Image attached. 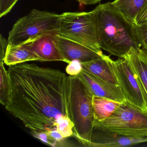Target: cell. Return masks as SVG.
<instances>
[{
    "label": "cell",
    "instance_id": "6da1fadb",
    "mask_svg": "<svg viewBox=\"0 0 147 147\" xmlns=\"http://www.w3.org/2000/svg\"><path fill=\"white\" fill-rule=\"evenodd\" d=\"M11 97L5 106L32 136L55 129L57 121L69 117L67 105L68 76L59 69L35 63H19L7 70Z\"/></svg>",
    "mask_w": 147,
    "mask_h": 147
},
{
    "label": "cell",
    "instance_id": "7a4b0ae2",
    "mask_svg": "<svg viewBox=\"0 0 147 147\" xmlns=\"http://www.w3.org/2000/svg\"><path fill=\"white\" fill-rule=\"evenodd\" d=\"M100 48L123 58L131 48L141 49L132 25L115 8L112 2L101 4L94 9Z\"/></svg>",
    "mask_w": 147,
    "mask_h": 147
},
{
    "label": "cell",
    "instance_id": "3957f363",
    "mask_svg": "<svg viewBox=\"0 0 147 147\" xmlns=\"http://www.w3.org/2000/svg\"><path fill=\"white\" fill-rule=\"evenodd\" d=\"M67 105L74 125V135L80 143L90 147L94 121L93 94L78 76H68Z\"/></svg>",
    "mask_w": 147,
    "mask_h": 147
},
{
    "label": "cell",
    "instance_id": "277c9868",
    "mask_svg": "<svg viewBox=\"0 0 147 147\" xmlns=\"http://www.w3.org/2000/svg\"><path fill=\"white\" fill-rule=\"evenodd\" d=\"M61 14L33 9L20 18L9 32L8 44L21 45L48 34H57Z\"/></svg>",
    "mask_w": 147,
    "mask_h": 147
},
{
    "label": "cell",
    "instance_id": "5b68a950",
    "mask_svg": "<svg viewBox=\"0 0 147 147\" xmlns=\"http://www.w3.org/2000/svg\"><path fill=\"white\" fill-rule=\"evenodd\" d=\"M94 128L130 137H147V111L125 101L105 120H94Z\"/></svg>",
    "mask_w": 147,
    "mask_h": 147
},
{
    "label": "cell",
    "instance_id": "8992f818",
    "mask_svg": "<svg viewBox=\"0 0 147 147\" xmlns=\"http://www.w3.org/2000/svg\"><path fill=\"white\" fill-rule=\"evenodd\" d=\"M57 35L103 54L99 42L94 10L88 12H65L61 14Z\"/></svg>",
    "mask_w": 147,
    "mask_h": 147
},
{
    "label": "cell",
    "instance_id": "52a82bcc",
    "mask_svg": "<svg viewBox=\"0 0 147 147\" xmlns=\"http://www.w3.org/2000/svg\"><path fill=\"white\" fill-rule=\"evenodd\" d=\"M107 59L125 100L135 106L147 111L144 95L128 62L122 58L113 61L108 56Z\"/></svg>",
    "mask_w": 147,
    "mask_h": 147
},
{
    "label": "cell",
    "instance_id": "ba28073f",
    "mask_svg": "<svg viewBox=\"0 0 147 147\" xmlns=\"http://www.w3.org/2000/svg\"><path fill=\"white\" fill-rule=\"evenodd\" d=\"M54 37L59 51L67 63L74 61L86 62L100 58L104 55L57 34L54 35Z\"/></svg>",
    "mask_w": 147,
    "mask_h": 147
},
{
    "label": "cell",
    "instance_id": "9c48e42d",
    "mask_svg": "<svg viewBox=\"0 0 147 147\" xmlns=\"http://www.w3.org/2000/svg\"><path fill=\"white\" fill-rule=\"evenodd\" d=\"M78 76L94 96L120 103L126 101L119 86L105 81L83 69Z\"/></svg>",
    "mask_w": 147,
    "mask_h": 147
},
{
    "label": "cell",
    "instance_id": "30bf717a",
    "mask_svg": "<svg viewBox=\"0 0 147 147\" xmlns=\"http://www.w3.org/2000/svg\"><path fill=\"white\" fill-rule=\"evenodd\" d=\"M54 35H44L21 45L34 54L38 58V61H61L66 62L57 46Z\"/></svg>",
    "mask_w": 147,
    "mask_h": 147
},
{
    "label": "cell",
    "instance_id": "8fae6325",
    "mask_svg": "<svg viewBox=\"0 0 147 147\" xmlns=\"http://www.w3.org/2000/svg\"><path fill=\"white\" fill-rule=\"evenodd\" d=\"M146 142L147 137H130L94 128L90 147H126Z\"/></svg>",
    "mask_w": 147,
    "mask_h": 147
},
{
    "label": "cell",
    "instance_id": "7c38bea8",
    "mask_svg": "<svg viewBox=\"0 0 147 147\" xmlns=\"http://www.w3.org/2000/svg\"><path fill=\"white\" fill-rule=\"evenodd\" d=\"M123 58L126 60L143 93L147 105V54L142 49L131 48Z\"/></svg>",
    "mask_w": 147,
    "mask_h": 147
},
{
    "label": "cell",
    "instance_id": "4fadbf2b",
    "mask_svg": "<svg viewBox=\"0 0 147 147\" xmlns=\"http://www.w3.org/2000/svg\"><path fill=\"white\" fill-rule=\"evenodd\" d=\"M81 63L82 69L105 81L119 86L114 73L108 63L107 55H103L98 59Z\"/></svg>",
    "mask_w": 147,
    "mask_h": 147
},
{
    "label": "cell",
    "instance_id": "5bb4252c",
    "mask_svg": "<svg viewBox=\"0 0 147 147\" xmlns=\"http://www.w3.org/2000/svg\"><path fill=\"white\" fill-rule=\"evenodd\" d=\"M38 61L34 54L24 47L8 44L4 59V62L7 66H11L30 61Z\"/></svg>",
    "mask_w": 147,
    "mask_h": 147
},
{
    "label": "cell",
    "instance_id": "9a60e30c",
    "mask_svg": "<svg viewBox=\"0 0 147 147\" xmlns=\"http://www.w3.org/2000/svg\"><path fill=\"white\" fill-rule=\"evenodd\" d=\"M122 103L93 95L92 104L94 120L101 121L110 117Z\"/></svg>",
    "mask_w": 147,
    "mask_h": 147
},
{
    "label": "cell",
    "instance_id": "2e32d148",
    "mask_svg": "<svg viewBox=\"0 0 147 147\" xmlns=\"http://www.w3.org/2000/svg\"><path fill=\"white\" fill-rule=\"evenodd\" d=\"M147 0H114L115 8L127 21L133 24L137 13Z\"/></svg>",
    "mask_w": 147,
    "mask_h": 147
},
{
    "label": "cell",
    "instance_id": "e0dca14e",
    "mask_svg": "<svg viewBox=\"0 0 147 147\" xmlns=\"http://www.w3.org/2000/svg\"><path fill=\"white\" fill-rule=\"evenodd\" d=\"M4 63V62H0V102L5 106L10 100L11 88L8 71Z\"/></svg>",
    "mask_w": 147,
    "mask_h": 147
},
{
    "label": "cell",
    "instance_id": "ac0fdd59",
    "mask_svg": "<svg viewBox=\"0 0 147 147\" xmlns=\"http://www.w3.org/2000/svg\"><path fill=\"white\" fill-rule=\"evenodd\" d=\"M132 30L135 38L141 49L147 54V25L133 24Z\"/></svg>",
    "mask_w": 147,
    "mask_h": 147
},
{
    "label": "cell",
    "instance_id": "d6986e66",
    "mask_svg": "<svg viewBox=\"0 0 147 147\" xmlns=\"http://www.w3.org/2000/svg\"><path fill=\"white\" fill-rule=\"evenodd\" d=\"M73 127L74 125L69 117L62 118L57 123V130L63 138L74 135Z\"/></svg>",
    "mask_w": 147,
    "mask_h": 147
},
{
    "label": "cell",
    "instance_id": "ffe728a7",
    "mask_svg": "<svg viewBox=\"0 0 147 147\" xmlns=\"http://www.w3.org/2000/svg\"><path fill=\"white\" fill-rule=\"evenodd\" d=\"M19 0H0V18L7 15Z\"/></svg>",
    "mask_w": 147,
    "mask_h": 147
},
{
    "label": "cell",
    "instance_id": "44dd1931",
    "mask_svg": "<svg viewBox=\"0 0 147 147\" xmlns=\"http://www.w3.org/2000/svg\"><path fill=\"white\" fill-rule=\"evenodd\" d=\"M134 24L138 25H147V0L137 13Z\"/></svg>",
    "mask_w": 147,
    "mask_h": 147
},
{
    "label": "cell",
    "instance_id": "7402d4cb",
    "mask_svg": "<svg viewBox=\"0 0 147 147\" xmlns=\"http://www.w3.org/2000/svg\"><path fill=\"white\" fill-rule=\"evenodd\" d=\"M66 69V71L69 76H77L82 70V65L80 62L74 61L68 63Z\"/></svg>",
    "mask_w": 147,
    "mask_h": 147
},
{
    "label": "cell",
    "instance_id": "603a6c76",
    "mask_svg": "<svg viewBox=\"0 0 147 147\" xmlns=\"http://www.w3.org/2000/svg\"><path fill=\"white\" fill-rule=\"evenodd\" d=\"M8 40L1 34L0 35V62H4V57L8 45Z\"/></svg>",
    "mask_w": 147,
    "mask_h": 147
},
{
    "label": "cell",
    "instance_id": "cb8c5ba5",
    "mask_svg": "<svg viewBox=\"0 0 147 147\" xmlns=\"http://www.w3.org/2000/svg\"><path fill=\"white\" fill-rule=\"evenodd\" d=\"M78 1L80 5H95L99 3L102 0H76Z\"/></svg>",
    "mask_w": 147,
    "mask_h": 147
}]
</instances>
